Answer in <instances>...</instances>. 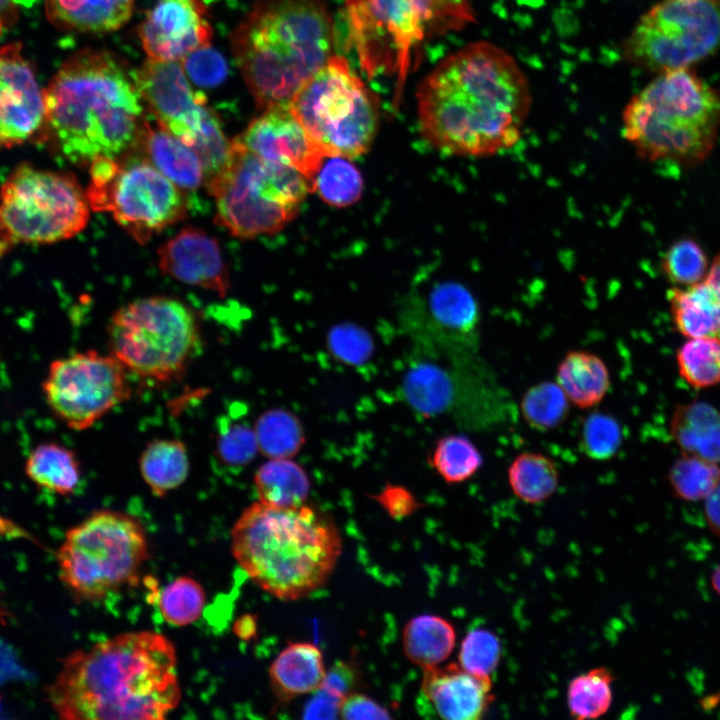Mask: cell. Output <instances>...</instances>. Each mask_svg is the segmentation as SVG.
I'll use <instances>...</instances> for the list:
<instances>
[{"instance_id": "obj_1", "label": "cell", "mask_w": 720, "mask_h": 720, "mask_svg": "<svg viewBox=\"0 0 720 720\" xmlns=\"http://www.w3.org/2000/svg\"><path fill=\"white\" fill-rule=\"evenodd\" d=\"M530 106L528 81L517 62L484 41L445 58L417 92L424 138L456 156L484 158L511 149Z\"/></svg>"}, {"instance_id": "obj_56", "label": "cell", "mask_w": 720, "mask_h": 720, "mask_svg": "<svg viewBox=\"0 0 720 720\" xmlns=\"http://www.w3.org/2000/svg\"><path fill=\"white\" fill-rule=\"evenodd\" d=\"M0 536L34 541V537L12 520L0 515Z\"/></svg>"}, {"instance_id": "obj_47", "label": "cell", "mask_w": 720, "mask_h": 720, "mask_svg": "<svg viewBox=\"0 0 720 720\" xmlns=\"http://www.w3.org/2000/svg\"><path fill=\"white\" fill-rule=\"evenodd\" d=\"M258 444L255 432L241 424L226 425L217 440V454L229 466L248 464L255 456Z\"/></svg>"}, {"instance_id": "obj_38", "label": "cell", "mask_w": 720, "mask_h": 720, "mask_svg": "<svg viewBox=\"0 0 720 720\" xmlns=\"http://www.w3.org/2000/svg\"><path fill=\"white\" fill-rule=\"evenodd\" d=\"M681 377L695 388L720 383V338H689L677 351Z\"/></svg>"}, {"instance_id": "obj_62", "label": "cell", "mask_w": 720, "mask_h": 720, "mask_svg": "<svg viewBox=\"0 0 720 720\" xmlns=\"http://www.w3.org/2000/svg\"><path fill=\"white\" fill-rule=\"evenodd\" d=\"M3 27H4V25H3V23H2L1 20H0V34H1V32H2Z\"/></svg>"}, {"instance_id": "obj_19", "label": "cell", "mask_w": 720, "mask_h": 720, "mask_svg": "<svg viewBox=\"0 0 720 720\" xmlns=\"http://www.w3.org/2000/svg\"><path fill=\"white\" fill-rule=\"evenodd\" d=\"M138 34L148 58L181 61L210 45L212 28L202 0H156Z\"/></svg>"}, {"instance_id": "obj_21", "label": "cell", "mask_w": 720, "mask_h": 720, "mask_svg": "<svg viewBox=\"0 0 720 720\" xmlns=\"http://www.w3.org/2000/svg\"><path fill=\"white\" fill-rule=\"evenodd\" d=\"M423 670L421 692L439 717L476 720L487 712L493 700L490 677L472 674L458 663Z\"/></svg>"}, {"instance_id": "obj_16", "label": "cell", "mask_w": 720, "mask_h": 720, "mask_svg": "<svg viewBox=\"0 0 720 720\" xmlns=\"http://www.w3.org/2000/svg\"><path fill=\"white\" fill-rule=\"evenodd\" d=\"M127 373L112 354L76 352L50 363L42 393L58 419L72 430L83 431L131 397Z\"/></svg>"}, {"instance_id": "obj_9", "label": "cell", "mask_w": 720, "mask_h": 720, "mask_svg": "<svg viewBox=\"0 0 720 720\" xmlns=\"http://www.w3.org/2000/svg\"><path fill=\"white\" fill-rule=\"evenodd\" d=\"M148 555L140 520L103 509L66 532L56 559L60 578L72 595L92 602L136 582Z\"/></svg>"}, {"instance_id": "obj_50", "label": "cell", "mask_w": 720, "mask_h": 720, "mask_svg": "<svg viewBox=\"0 0 720 720\" xmlns=\"http://www.w3.org/2000/svg\"><path fill=\"white\" fill-rule=\"evenodd\" d=\"M356 682L357 673L353 666L338 661L326 672L324 681L319 688L343 701L354 692Z\"/></svg>"}, {"instance_id": "obj_22", "label": "cell", "mask_w": 720, "mask_h": 720, "mask_svg": "<svg viewBox=\"0 0 720 720\" xmlns=\"http://www.w3.org/2000/svg\"><path fill=\"white\" fill-rule=\"evenodd\" d=\"M411 313L434 333L458 341L471 339L479 323V309L471 292L462 284L443 281L424 294L411 296Z\"/></svg>"}, {"instance_id": "obj_15", "label": "cell", "mask_w": 720, "mask_h": 720, "mask_svg": "<svg viewBox=\"0 0 720 720\" xmlns=\"http://www.w3.org/2000/svg\"><path fill=\"white\" fill-rule=\"evenodd\" d=\"M135 77L158 124L197 153L207 184L226 165L232 142L206 98L192 89L180 61L147 58Z\"/></svg>"}, {"instance_id": "obj_6", "label": "cell", "mask_w": 720, "mask_h": 720, "mask_svg": "<svg viewBox=\"0 0 720 720\" xmlns=\"http://www.w3.org/2000/svg\"><path fill=\"white\" fill-rule=\"evenodd\" d=\"M622 131L641 160L695 167L717 142L720 88L692 68L658 74L626 104Z\"/></svg>"}, {"instance_id": "obj_13", "label": "cell", "mask_w": 720, "mask_h": 720, "mask_svg": "<svg viewBox=\"0 0 720 720\" xmlns=\"http://www.w3.org/2000/svg\"><path fill=\"white\" fill-rule=\"evenodd\" d=\"M90 164V207L109 212L136 241L145 243L186 215L183 190L145 157L102 156Z\"/></svg>"}, {"instance_id": "obj_25", "label": "cell", "mask_w": 720, "mask_h": 720, "mask_svg": "<svg viewBox=\"0 0 720 720\" xmlns=\"http://www.w3.org/2000/svg\"><path fill=\"white\" fill-rule=\"evenodd\" d=\"M135 0H46L50 21L57 27L105 33L122 27L131 17Z\"/></svg>"}, {"instance_id": "obj_40", "label": "cell", "mask_w": 720, "mask_h": 720, "mask_svg": "<svg viewBox=\"0 0 720 720\" xmlns=\"http://www.w3.org/2000/svg\"><path fill=\"white\" fill-rule=\"evenodd\" d=\"M668 479L678 497L699 501L706 499L720 483V468L715 462L683 453L671 466Z\"/></svg>"}, {"instance_id": "obj_17", "label": "cell", "mask_w": 720, "mask_h": 720, "mask_svg": "<svg viewBox=\"0 0 720 720\" xmlns=\"http://www.w3.org/2000/svg\"><path fill=\"white\" fill-rule=\"evenodd\" d=\"M44 93L21 45L0 48V148L22 145L41 135L45 124Z\"/></svg>"}, {"instance_id": "obj_14", "label": "cell", "mask_w": 720, "mask_h": 720, "mask_svg": "<svg viewBox=\"0 0 720 720\" xmlns=\"http://www.w3.org/2000/svg\"><path fill=\"white\" fill-rule=\"evenodd\" d=\"M720 48V0H661L623 44L624 59L658 74L692 68Z\"/></svg>"}, {"instance_id": "obj_34", "label": "cell", "mask_w": 720, "mask_h": 720, "mask_svg": "<svg viewBox=\"0 0 720 720\" xmlns=\"http://www.w3.org/2000/svg\"><path fill=\"white\" fill-rule=\"evenodd\" d=\"M508 481L519 499L534 504L553 495L558 487L559 474L554 462L547 456L524 452L510 464Z\"/></svg>"}, {"instance_id": "obj_31", "label": "cell", "mask_w": 720, "mask_h": 720, "mask_svg": "<svg viewBox=\"0 0 720 720\" xmlns=\"http://www.w3.org/2000/svg\"><path fill=\"white\" fill-rule=\"evenodd\" d=\"M455 629L446 619L436 615H420L410 619L403 630L406 657L423 669L445 661L454 649Z\"/></svg>"}, {"instance_id": "obj_59", "label": "cell", "mask_w": 720, "mask_h": 720, "mask_svg": "<svg viewBox=\"0 0 720 720\" xmlns=\"http://www.w3.org/2000/svg\"><path fill=\"white\" fill-rule=\"evenodd\" d=\"M711 582L713 589L720 595V565L712 572Z\"/></svg>"}, {"instance_id": "obj_24", "label": "cell", "mask_w": 720, "mask_h": 720, "mask_svg": "<svg viewBox=\"0 0 720 720\" xmlns=\"http://www.w3.org/2000/svg\"><path fill=\"white\" fill-rule=\"evenodd\" d=\"M325 675L322 652L309 642H290L269 669L272 690L282 702L317 691Z\"/></svg>"}, {"instance_id": "obj_61", "label": "cell", "mask_w": 720, "mask_h": 720, "mask_svg": "<svg viewBox=\"0 0 720 720\" xmlns=\"http://www.w3.org/2000/svg\"><path fill=\"white\" fill-rule=\"evenodd\" d=\"M3 615H4V611L2 610V608H1V606H0V619L3 618Z\"/></svg>"}, {"instance_id": "obj_29", "label": "cell", "mask_w": 720, "mask_h": 720, "mask_svg": "<svg viewBox=\"0 0 720 720\" xmlns=\"http://www.w3.org/2000/svg\"><path fill=\"white\" fill-rule=\"evenodd\" d=\"M24 471L36 486L61 496L74 493L82 475L75 452L57 442L37 445L26 458Z\"/></svg>"}, {"instance_id": "obj_54", "label": "cell", "mask_w": 720, "mask_h": 720, "mask_svg": "<svg viewBox=\"0 0 720 720\" xmlns=\"http://www.w3.org/2000/svg\"><path fill=\"white\" fill-rule=\"evenodd\" d=\"M704 510L710 529L720 538V483L705 499Z\"/></svg>"}, {"instance_id": "obj_23", "label": "cell", "mask_w": 720, "mask_h": 720, "mask_svg": "<svg viewBox=\"0 0 720 720\" xmlns=\"http://www.w3.org/2000/svg\"><path fill=\"white\" fill-rule=\"evenodd\" d=\"M145 158L181 190L205 184V171L197 153L159 124L145 122L137 142Z\"/></svg>"}, {"instance_id": "obj_44", "label": "cell", "mask_w": 720, "mask_h": 720, "mask_svg": "<svg viewBox=\"0 0 720 720\" xmlns=\"http://www.w3.org/2000/svg\"><path fill=\"white\" fill-rule=\"evenodd\" d=\"M501 656L498 637L491 631L478 628L465 636L459 651V664L466 671L490 677Z\"/></svg>"}, {"instance_id": "obj_57", "label": "cell", "mask_w": 720, "mask_h": 720, "mask_svg": "<svg viewBox=\"0 0 720 720\" xmlns=\"http://www.w3.org/2000/svg\"><path fill=\"white\" fill-rule=\"evenodd\" d=\"M234 633L242 640H250L257 631L256 617L243 615L234 624Z\"/></svg>"}, {"instance_id": "obj_11", "label": "cell", "mask_w": 720, "mask_h": 720, "mask_svg": "<svg viewBox=\"0 0 720 720\" xmlns=\"http://www.w3.org/2000/svg\"><path fill=\"white\" fill-rule=\"evenodd\" d=\"M289 105L326 156L353 158L365 153L378 128L376 96L339 55L316 71Z\"/></svg>"}, {"instance_id": "obj_43", "label": "cell", "mask_w": 720, "mask_h": 720, "mask_svg": "<svg viewBox=\"0 0 720 720\" xmlns=\"http://www.w3.org/2000/svg\"><path fill=\"white\" fill-rule=\"evenodd\" d=\"M661 271L677 287L701 282L708 271V258L700 244L691 238L675 241L664 253Z\"/></svg>"}, {"instance_id": "obj_49", "label": "cell", "mask_w": 720, "mask_h": 720, "mask_svg": "<svg viewBox=\"0 0 720 720\" xmlns=\"http://www.w3.org/2000/svg\"><path fill=\"white\" fill-rule=\"evenodd\" d=\"M340 717L343 719H390L389 711L370 697L351 693L342 702Z\"/></svg>"}, {"instance_id": "obj_4", "label": "cell", "mask_w": 720, "mask_h": 720, "mask_svg": "<svg viewBox=\"0 0 720 720\" xmlns=\"http://www.w3.org/2000/svg\"><path fill=\"white\" fill-rule=\"evenodd\" d=\"M234 559L261 589L298 600L326 584L342 552L334 521L309 505L279 508L257 501L231 530Z\"/></svg>"}, {"instance_id": "obj_37", "label": "cell", "mask_w": 720, "mask_h": 720, "mask_svg": "<svg viewBox=\"0 0 720 720\" xmlns=\"http://www.w3.org/2000/svg\"><path fill=\"white\" fill-rule=\"evenodd\" d=\"M258 450L269 458H290L304 442L299 420L282 409L262 414L255 425Z\"/></svg>"}, {"instance_id": "obj_53", "label": "cell", "mask_w": 720, "mask_h": 720, "mask_svg": "<svg viewBox=\"0 0 720 720\" xmlns=\"http://www.w3.org/2000/svg\"><path fill=\"white\" fill-rule=\"evenodd\" d=\"M24 676V670L17 662L11 648L0 641V684L10 679L23 678Z\"/></svg>"}, {"instance_id": "obj_26", "label": "cell", "mask_w": 720, "mask_h": 720, "mask_svg": "<svg viewBox=\"0 0 720 720\" xmlns=\"http://www.w3.org/2000/svg\"><path fill=\"white\" fill-rule=\"evenodd\" d=\"M671 434L684 454L720 463V412L705 402L678 406Z\"/></svg>"}, {"instance_id": "obj_8", "label": "cell", "mask_w": 720, "mask_h": 720, "mask_svg": "<svg viewBox=\"0 0 720 720\" xmlns=\"http://www.w3.org/2000/svg\"><path fill=\"white\" fill-rule=\"evenodd\" d=\"M206 186L216 200V221L242 238L281 230L313 192L302 173L269 162L235 140L226 165Z\"/></svg>"}, {"instance_id": "obj_27", "label": "cell", "mask_w": 720, "mask_h": 720, "mask_svg": "<svg viewBox=\"0 0 720 720\" xmlns=\"http://www.w3.org/2000/svg\"><path fill=\"white\" fill-rule=\"evenodd\" d=\"M675 328L688 338H720V302L703 281L667 293Z\"/></svg>"}, {"instance_id": "obj_45", "label": "cell", "mask_w": 720, "mask_h": 720, "mask_svg": "<svg viewBox=\"0 0 720 720\" xmlns=\"http://www.w3.org/2000/svg\"><path fill=\"white\" fill-rule=\"evenodd\" d=\"M621 441V427L611 415L593 412L585 419L581 433V447L589 458L610 459L618 451Z\"/></svg>"}, {"instance_id": "obj_7", "label": "cell", "mask_w": 720, "mask_h": 720, "mask_svg": "<svg viewBox=\"0 0 720 720\" xmlns=\"http://www.w3.org/2000/svg\"><path fill=\"white\" fill-rule=\"evenodd\" d=\"M349 40L367 76H393L395 101L422 46L474 21L470 0H344Z\"/></svg>"}, {"instance_id": "obj_33", "label": "cell", "mask_w": 720, "mask_h": 720, "mask_svg": "<svg viewBox=\"0 0 720 720\" xmlns=\"http://www.w3.org/2000/svg\"><path fill=\"white\" fill-rule=\"evenodd\" d=\"M403 393L411 407L425 416H434L450 407L454 388L446 371L434 364L421 363L405 375Z\"/></svg>"}, {"instance_id": "obj_32", "label": "cell", "mask_w": 720, "mask_h": 720, "mask_svg": "<svg viewBox=\"0 0 720 720\" xmlns=\"http://www.w3.org/2000/svg\"><path fill=\"white\" fill-rule=\"evenodd\" d=\"M259 501L279 508L303 505L310 482L304 470L289 458H270L254 476Z\"/></svg>"}, {"instance_id": "obj_41", "label": "cell", "mask_w": 720, "mask_h": 720, "mask_svg": "<svg viewBox=\"0 0 720 720\" xmlns=\"http://www.w3.org/2000/svg\"><path fill=\"white\" fill-rule=\"evenodd\" d=\"M431 463L446 482L459 483L472 477L482 466L483 459L467 437L449 435L437 442Z\"/></svg>"}, {"instance_id": "obj_12", "label": "cell", "mask_w": 720, "mask_h": 720, "mask_svg": "<svg viewBox=\"0 0 720 720\" xmlns=\"http://www.w3.org/2000/svg\"><path fill=\"white\" fill-rule=\"evenodd\" d=\"M90 208L72 174L23 163L0 187V238L11 245L67 240L85 228Z\"/></svg>"}, {"instance_id": "obj_5", "label": "cell", "mask_w": 720, "mask_h": 720, "mask_svg": "<svg viewBox=\"0 0 720 720\" xmlns=\"http://www.w3.org/2000/svg\"><path fill=\"white\" fill-rule=\"evenodd\" d=\"M232 52L260 109L289 105L334 54L323 0H259L232 34Z\"/></svg>"}, {"instance_id": "obj_28", "label": "cell", "mask_w": 720, "mask_h": 720, "mask_svg": "<svg viewBox=\"0 0 720 720\" xmlns=\"http://www.w3.org/2000/svg\"><path fill=\"white\" fill-rule=\"evenodd\" d=\"M556 380L569 401L581 409L601 402L610 387L606 364L586 351L568 352L558 365Z\"/></svg>"}, {"instance_id": "obj_55", "label": "cell", "mask_w": 720, "mask_h": 720, "mask_svg": "<svg viewBox=\"0 0 720 720\" xmlns=\"http://www.w3.org/2000/svg\"><path fill=\"white\" fill-rule=\"evenodd\" d=\"M702 281L720 302V249Z\"/></svg>"}, {"instance_id": "obj_63", "label": "cell", "mask_w": 720, "mask_h": 720, "mask_svg": "<svg viewBox=\"0 0 720 720\" xmlns=\"http://www.w3.org/2000/svg\"><path fill=\"white\" fill-rule=\"evenodd\" d=\"M0 710H1V704H0Z\"/></svg>"}, {"instance_id": "obj_35", "label": "cell", "mask_w": 720, "mask_h": 720, "mask_svg": "<svg viewBox=\"0 0 720 720\" xmlns=\"http://www.w3.org/2000/svg\"><path fill=\"white\" fill-rule=\"evenodd\" d=\"M348 159L326 156L313 179V192L334 207L354 204L363 191L361 173Z\"/></svg>"}, {"instance_id": "obj_46", "label": "cell", "mask_w": 720, "mask_h": 720, "mask_svg": "<svg viewBox=\"0 0 720 720\" xmlns=\"http://www.w3.org/2000/svg\"><path fill=\"white\" fill-rule=\"evenodd\" d=\"M328 346L338 359L354 365L364 363L373 352L370 335L351 323L332 328L328 334Z\"/></svg>"}, {"instance_id": "obj_42", "label": "cell", "mask_w": 720, "mask_h": 720, "mask_svg": "<svg viewBox=\"0 0 720 720\" xmlns=\"http://www.w3.org/2000/svg\"><path fill=\"white\" fill-rule=\"evenodd\" d=\"M205 591L195 579L180 576L160 593L158 607L163 619L174 626H187L202 614Z\"/></svg>"}, {"instance_id": "obj_39", "label": "cell", "mask_w": 720, "mask_h": 720, "mask_svg": "<svg viewBox=\"0 0 720 720\" xmlns=\"http://www.w3.org/2000/svg\"><path fill=\"white\" fill-rule=\"evenodd\" d=\"M569 399L557 382L544 381L530 387L520 408L528 425L547 431L562 424L569 413Z\"/></svg>"}, {"instance_id": "obj_10", "label": "cell", "mask_w": 720, "mask_h": 720, "mask_svg": "<svg viewBox=\"0 0 720 720\" xmlns=\"http://www.w3.org/2000/svg\"><path fill=\"white\" fill-rule=\"evenodd\" d=\"M107 334L110 354L127 371L156 384L181 378L200 345L195 314L166 296L140 298L120 307Z\"/></svg>"}, {"instance_id": "obj_60", "label": "cell", "mask_w": 720, "mask_h": 720, "mask_svg": "<svg viewBox=\"0 0 720 720\" xmlns=\"http://www.w3.org/2000/svg\"><path fill=\"white\" fill-rule=\"evenodd\" d=\"M11 246L10 243L0 238V260L7 254Z\"/></svg>"}, {"instance_id": "obj_58", "label": "cell", "mask_w": 720, "mask_h": 720, "mask_svg": "<svg viewBox=\"0 0 720 720\" xmlns=\"http://www.w3.org/2000/svg\"><path fill=\"white\" fill-rule=\"evenodd\" d=\"M19 0H0V20L7 25L16 16V8Z\"/></svg>"}, {"instance_id": "obj_51", "label": "cell", "mask_w": 720, "mask_h": 720, "mask_svg": "<svg viewBox=\"0 0 720 720\" xmlns=\"http://www.w3.org/2000/svg\"><path fill=\"white\" fill-rule=\"evenodd\" d=\"M376 500L385 511L395 519H401L413 513L419 506L410 492L402 487L387 486L376 496Z\"/></svg>"}, {"instance_id": "obj_36", "label": "cell", "mask_w": 720, "mask_h": 720, "mask_svg": "<svg viewBox=\"0 0 720 720\" xmlns=\"http://www.w3.org/2000/svg\"><path fill=\"white\" fill-rule=\"evenodd\" d=\"M613 675L605 667L594 668L573 678L567 690L569 712L575 719H593L605 714L612 703Z\"/></svg>"}, {"instance_id": "obj_3", "label": "cell", "mask_w": 720, "mask_h": 720, "mask_svg": "<svg viewBox=\"0 0 720 720\" xmlns=\"http://www.w3.org/2000/svg\"><path fill=\"white\" fill-rule=\"evenodd\" d=\"M40 136L73 163L118 157L139 140L144 122L135 72L108 51L70 57L43 90Z\"/></svg>"}, {"instance_id": "obj_2", "label": "cell", "mask_w": 720, "mask_h": 720, "mask_svg": "<svg viewBox=\"0 0 720 720\" xmlns=\"http://www.w3.org/2000/svg\"><path fill=\"white\" fill-rule=\"evenodd\" d=\"M47 697L67 720L165 719L181 698L175 646L160 633L138 631L76 650Z\"/></svg>"}, {"instance_id": "obj_30", "label": "cell", "mask_w": 720, "mask_h": 720, "mask_svg": "<svg viewBox=\"0 0 720 720\" xmlns=\"http://www.w3.org/2000/svg\"><path fill=\"white\" fill-rule=\"evenodd\" d=\"M140 474L157 497L178 488L189 474L186 445L177 439H154L144 448L139 459Z\"/></svg>"}, {"instance_id": "obj_52", "label": "cell", "mask_w": 720, "mask_h": 720, "mask_svg": "<svg viewBox=\"0 0 720 720\" xmlns=\"http://www.w3.org/2000/svg\"><path fill=\"white\" fill-rule=\"evenodd\" d=\"M342 700L318 689L303 710L304 719H335L340 714Z\"/></svg>"}, {"instance_id": "obj_20", "label": "cell", "mask_w": 720, "mask_h": 720, "mask_svg": "<svg viewBox=\"0 0 720 720\" xmlns=\"http://www.w3.org/2000/svg\"><path fill=\"white\" fill-rule=\"evenodd\" d=\"M158 257L160 269L179 281L220 296L230 288L218 242L202 229H182L160 247Z\"/></svg>"}, {"instance_id": "obj_18", "label": "cell", "mask_w": 720, "mask_h": 720, "mask_svg": "<svg viewBox=\"0 0 720 720\" xmlns=\"http://www.w3.org/2000/svg\"><path fill=\"white\" fill-rule=\"evenodd\" d=\"M234 140L269 162L299 171L312 184L326 157L309 137L290 105L263 109Z\"/></svg>"}, {"instance_id": "obj_48", "label": "cell", "mask_w": 720, "mask_h": 720, "mask_svg": "<svg viewBox=\"0 0 720 720\" xmlns=\"http://www.w3.org/2000/svg\"><path fill=\"white\" fill-rule=\"evenodd\" d=\"M180 62L186 75L203 87H214L221 83L227 73V65L217 51L209 46L197 49Z\"/></svg>"}]
</instances>
